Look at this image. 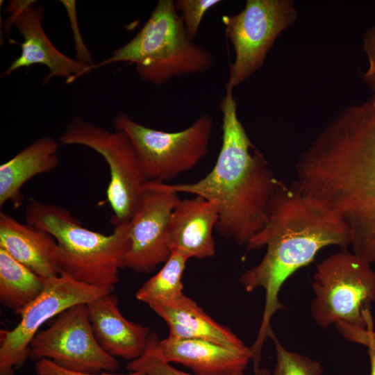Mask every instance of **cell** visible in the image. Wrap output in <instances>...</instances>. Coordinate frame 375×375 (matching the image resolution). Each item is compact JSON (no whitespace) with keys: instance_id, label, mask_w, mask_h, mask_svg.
<instances>
[{"instance_id":"6da1fadb","label":"cell","mask_w":375,"mask_h":375,"mask_svg":"<svg viewBox=\"0 0 375 375\" xmlns=\"http://www.w3.org/2000/svg\"><path fill=\"white\" fill-rule=\"evenodd\" d=\"M303 194L346 223L353 253L375 264V95L337 114L296 163Z\"/></svg>"},{"instance_id":"7a4b0ae2","label":"cell","mask_w":375,"mask_h":375,"mask_svg":"<svg viewBox=\"0 0 375 375\" xmlns=\"http://www.w3.org/2000/svg\"><path fill=\"white\" fill-rule=\"evenodd\" d=\"M351 245L349 228L342 218L320 201L301 193L293 183L274 198L268 221L247 244V251L266 247L260 262L245 270L240 283L247 292L265 290V307L258 335L250 347L260 360L274 315L283 308L279 292L297 270L310 264L328 246Z\"/></svg>"},{"instance_id":"3957f363","label":"cell","mask_w":375,"mask_h":375,"mask_svg":"<svg viewBox=\"0 0 375 375\" xmlns=\"http://www.w3.org/2000/svg\"><path fill=\"white\" fill-rule=\"evenodd\" d=\"M233 90L226 88L219 105L223 117L222 142L211 171L194 183L161 182V185L169 191L200 196L215 203L217 233L247 246L266 225L274 198L288 185L274 175L249 138L238 117Z\"/></svg>"},{"instance_id":"277c9868","label":"cell","mask_w":375,"mask_h":375,"mask_svg":"<svg viewBox=\"0 0 375 375\" xmlns=\"http://www.w3.org/2000/svg\"><path fill=\"white\" fill-rule=\"evenodd\" d=\"M25 220L56 240L59 276L94 286L119 281L129 247V222L113 225L112 233L104 235L85 228L69 210L35 199L27 205Z\"/></svg>"},{"instance_id":"5b68a950","label":"cell","mask_w":375,"mask_h":375,"mask_svg":"<svg viewBox=\"0 0 375 375\" xmlns=\"http://www.w3.org/2000/svg\"><path fill=\"white\" fill-rule=\"evenodd\" d=\"M210 51L190 40L174 0L158 1L140 31L89 71L116 62L135 65L144 81L162 85L174 77L202 74L212 65Z\"/></svg>"},{"instance_id":"8992f818","label":"cell","mask_w":375,"mask_h":375,"mask_svg":"<svg viewBox=\"0 0 375 375\" xmlns=\"http://www.w3.org/2000/svg\"><path fill=\"white\" fill-rule=\"evenodd\" d=\"M371 265L347 251L333 253L317 265L310 312L320 328L342 321L367 328L373 322L370 305L375 301V271Z\"/></svg>"},{"instance_id":"52a82bcc","label":"cell","mask_w":375,"mask_h":375,"mask_svg":"<svg viewBox=\"0 0 375 375\" xmlns=\"http://www.w3.org/2000/svg\"><path fill=\"white\" fill-rule=\"evenodd\" d=\"M113 127L130 140L147 180L168 183L208 153L213 119L203 114L188 128L172 133L147 127L120 112Z\"/></svg>"},{"instance_id":"ba28073f","label":"cell","mask_w":375,"mask_h":375,"mask_svg":"<svg viewBox=\"0 0 375 375\" xmlns=\"http://www.w3.org/2000/svg\"><path fill=\"white\" fill-rule=\"evenodd\" d=\"M59 142L86 147L104 158L110 172L106 195L113 211L111 223L129 222L147 180L128 138L76 117L67 125Z\"/></svg>"},{"instance_id":"9c48e42d","label":"cell","mask_w":375,"mask_h":375,"mask_svg":"<svg viewBox=\"0 0 375 375\" xmlns=\"http://www.w3.org/2000/svg\"><path fill=\"white\" fill-rule=\"evenodd\" d=\"M235 51L226 88L233 90L259 70L276 40L297 19L292 0H247L240 12L222 16Z\"/></svg>"},{"instance_id":"30bf717a","label":"cell","mask_w":375,"mask_h":375,"mask_svg":"<svg viewBox=\"0 0 375 375\" xmlns=\"http://www.w3.org/2000/svg\"><path fill=\"white\" fill-rule=\"evenodd\" d=\"M29 358L51 360L76 372H112L119 362L106 353L94 334L87 303L74 306L61 312L45 330L39 331L29 347Z\"/></svg>"},{"instance_id":"8fae6325","label":"cell","mask_w":375,"mask_h":375,"mask_svg":"<svg viewBox=\"0 0 375 375\" xmlns=\"http://www.w3.org/2000/svg\"><path fill=\"white\" fill-rule=\"evenodd\" d=\"M114 290L112 285H90L62 276L44 280L42 292L22 311L19 324L12 330H1L0 375H14L15 369L24 365L30 344L45 322Z\"/></svg>"},{"instance_id":"7c38bea8","label":"cell","mask_w":375,"mask_h":375,"mask_svg":"<svg viewBox=\"0 0 375 375\" xmlns=\"http://www.w3.org/2000/svg\"><path fill=\"white\" fill-rule=\"evenodd\" d=\"M178 194L163 188L161 182L147 181L129 221V247L125 268L149 274L169 258V224L180 201Z\"/></svg>"},{"instance_id":"4fadbf2b","label":"cell","mask_w":375,"mask_h":375,"mask_svg":"<svg viewBox=\"0 0 375 375\" xmlns=\"http://www.w3.org/2000/svg\"><path fill=\"white\" fill-rule=\"evenodd\" d=\"M35 1H12L7 7L9 26L14 24L23 38L19 44L21 54L1 76H9L16 70L34 65L46 66L49 74L44 82L55 77L65 78L67 83L88 74V67L67 56L52 44L42 26L43 8L35 6Z\"/></svg>"},{"instance_id":"5bb4252c","label":"cell","mask_w":375,"mask_h":375,"mask_svg":"<svg viewBox=\"0 0 375 375\" xmlns=\"http://www.w3.org/2000/svg\"><path fill=\"white\" fill-rule=\"evenodd\" d=\"M87 306L95 338L106 353L130 361L144 353L150 329L124 317L113 292L97 298Z\"/></svg>"},{"instance_id":"9a60e30c","label":"cell","mask_w":375,"mask_h":375,"mask_svg":"<svg viewBox=\"0 0 375 375\" xmlns=\"http://www.w3.org/2000/svg\"><path fill=\"white\" fill-rule=\"evenodd\" d=\"M217 220V207L212 201L200 196L181 199L169 219L172 251L181 252L189 259L214 256L215 244L212 233Z\"/></svg>"},{"instance_id":"2e32d148","label":"cell","mask_w":375,"mask_h":375,"mask_svg":"<svg viewBox=\"0 0 375 375\" xmlns=\"http://www.w3.org/2000/svg\"><path fill=\"white\" fill-rule=\"evenodd\" d=\"M159 349L169 363H178L199 375H233L243 373L252 360L250 347H232L203 340H160Z\"/></svg>"},{"instance_id":"e0dca14e","label":"cell","mask_w":375,"mask_h":375,"mask_svg":"<svg viewBox=\"0 0 375 375\" xmlns=\"http://www.w3.org/2000/svg\"><path fill=\"white\" fill-rule=\"evenodd\" d=\"M0 248L44 280L59 276L53 237L3 212H0Z\"/></svg>"},{"instance_id":"ac0fdd59","label":"cell","mask_w":375,"mask_h":375,"mask_svg":"<svg viewBox=\"0 0 375 375\" xmlns=\"http://www.w3.org/2000/svg\"><path fill=\"white\" fill-rule=\"evenodd\" d=\"M150 308L166 322L169 338L203 340L232 347L246 346L233 331L214 320L185 294L170 303Z\"/></svg>"},{"instance_id":"d6986e66","label":"cell","mask_w":375,"mask_h":375,"mask_svg":"<svg viewBox=\"0 0 375 375\" xmlns=\"http://www.w3.org/2000/svg\"><path fill=\"white\" fill-rule=\"evenodd\" d=\"M60 142L49 136L35 140L0 165V206L10 202L17 209L23 203L22 188L33 177L54 169L59 164Z\"/></svg>"},{"instance_id":"ffe728a7","label":"cell","mask_w":375,"mask_h":375,"mask_svg":"<svg viewBox=\"0 0 375 375\" xmlns=\"http://www.w3.org/2000/svg\"><path fill=\"white\" fill-rule=\"evenodd\" d=\"M44 280L0 248V301L21 315L42 292Z\"/></svg>"},{"instance_id":"44dd1931","label":"cell","mask_w":375,"mask_h":375,"mask_svg":"<svg viewBox=\"0 0 375 375\" xmlns=\"http://www.w3.org/2000/svg\"><path fill=\"white\" fill-rule=\"evenodd\" d=\"M188 260L185 254L172 251L159 272L138 289L136 299L151 307L166 304L183 297L182 278Z\"/></svg>"},{"instance_id":"7402d4cb","label":"cell","mask_w":375,"mask_h":375,"mask_svg":"<svg viewBox=\"0 0 375 375\" xmlns=\"http://www.w3.org/2000/svg\"><path fill=\"white\" fill-rule=\"evenodd\" d=\"M274 344L276 362L272 375H322L321 362L297 352L288 351L279 342L272 329L269 332Z\"/></svg>"},{"instance_id":"603a6c76","label":"cell","mask_w":375,"mask_h":375,"mask_svg":"<svg viewBox=\"0 0 375 375\" xmlns=\"http://www.w3.org/2000/svg\"><path fill=\"white\" fill-rule=\"evenodd\" d=\"M160 339L156 332H151L149 342L144 353L130 361L126 369L129 372L141 371L146 375H199L187 373L172 367L162 357L159 349ZM233 375H244V373Z\"/></svg>"},{"instance_id":"cb8c5ba5","label":"cell","mask_w":375,"mask_h":375,"mask_svg":"<svg viewBox=\"0 0 375 375\" xmlns=\"http://www.w3.org/2000/svg\"><path fill=\"white\" fill-rule=\"evenodd\" d=\"M219 0H176L174 6L181 12V17L188 36L194 40L205 14L212 8L220 3Z\"/></svg>"},{"instance_id":"d4e9b609","label":"cell","mask_w":375,"mask_h":375,"mask_svg":"<svg viewBox=\"0 0 375 375\" xmlns=\"http://www.w3.org/2000/svg\"><path fill=\"white\" fill-rule=\"evenodd\" d=\"M60 2L66 9L70 22L75 42L76 60L85 65H93L95 63L92 59L91 53L85 46L79 31L76 17V1L61 0Z\"/></svg>"},{"instance_id":"484cf974","label":"cell","mask_w":375,"mask_h":375,"mask_svg":"<svg viewBox=\"0 0 375 375\" xmlns=\"http://www.w3.org/2000/svg\"><path fill=\"white\" fill-rule=\"evenodd\" d=\"M334 324L347 340L365 345L375 351V331L373 328V322L370 323L367 328H362L342 321L337 322Z\"/></svg>"},{"instance_id":"4316f807","label":"cell","mask_w":375,"mask_h":375,"mask_svg":"<svg viewBox=\"0 0 375 375\" xmlns=\"http://www.w3.org/2000/svg\"><path fill=\"white\" fill-rule=\"evenodd\" d=\"M362 50L367 56L368 67L360 76L372 95H375V25L365 31L362 39Z\"/></svg>"},{"instance_id":"83f0119b","label":"cell","mask_w":375,"mask_h":375,"mask_svg":"<svg viewBox=\"0 0 375 375\" xmlns=\"http://www.w3.org/2000/svg\"><path fill=\"white\" fill-rule=\"evenodd\" d=\"M35 371L38 375H146L141 371L130 372L128 374H115L103 372L100 373H81L64 369L51 360L42 359L35 363Z\"/></svg>"},{"instance_id":"f1b7e54d","label":"cell","mask_w":375,"mask_h":375,"mask_svg":"<svg viewBox=\"0 0 375 375\" xmlns=\"http://www.w3.org/2000/svg\"><path fill=\"white\" fill-rule=\"evenodd\" d=\"M368 354L370 361V375H375V351L368 348Z\"/></svg>"},{"instance_id":"f546056e","label":"cell","mask_w":375,"mask_h":375,"mask_svg":"<svg viewBox=\"0 0 375 375\" xmlns=\"http://www.w3.org/2000/svg\"><path fill=\"white\" fill-rule=\"evenodd\" d=\"M253 375H272V374L267 369L260 367L254 370Z\"/></svg>"}]
</instances>
